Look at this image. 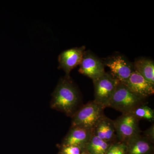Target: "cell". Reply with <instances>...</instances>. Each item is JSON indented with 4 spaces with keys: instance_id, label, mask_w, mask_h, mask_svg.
I'll use <instances>...</instances> for the list:
<instances>
[{
    "instance_id": "obj_1",
    "label": "cell",
    "mask_w": 154,
    "mask_h": 154,
    "mask_svg": "<svg viewBox=\"0 0 154 154\" xmlns=\"http://www.w3.org/2000/svg\"><path fill=\"white\" fill-rule=\"evenodd\" d=\"M80 96L70 77L61 79L53 93L51 107L53 109L72 116L77 110Z\"/></svg>"
},
{
    "instance_id": "obj_2",
    "label": "cell",
    "mask_w": 154,
    "mask_h": 154,
    "mask_svg": "<svg viewBox=\"0 0 154 154\" xmlns=\"http://www.w3.org/2000/svg\"><path fill=\"white\" fill-rule=\"evenodd\" d=\"M143 100L134 94L123 83L119 82L106 107H112L122 113H129L144 105Z\"/></svg>"
},
{
    "instance_id": "obj_3",
    "label": "cell",
    "mask_w": 154,
    "mask_h": 154,
    "mask_svg": "<svg viewBox=\"0 0 154 154\" xmlns=\"http://www.w3.org/2000/svg\"><path fill=\"white\" fill-rule=\"evenodd\" d=\"M105 107L95 101L83 105L72 116V126L93 130L104 114Z\"/></svg>"
},
{
    "instance_id": "obj_4",
    "label": "cell",
    "mask_w": 154,
    "mask_h": 154,
    "mask_svg": "<svg viewBox=\"0 0 154 154\" xmlns=\"http://www.w3.org/2000/svg\"><path fill=\"white\" fill-rule=\"evenodd\" d=\"M139 121L131 112L122 113L114 120L116 139L118 141L125 143L130 139L140 134Z\"/></svg>"
},
{
    "instance_id": "obj_5",
    "label": "cell",
    "mask_w": 154,
    "mask_h": 154,
    "mask_svg": "<svg viewBox=\"0 0 154 154\" xmlns=\"http://www.w3.org/2000/svg\"><path fill=\"white\" fill-rule=\"evenodd\" d=\"M119 82L110 72H106L93 81L95 97L94 101L106 108Z\"/></svg>"
},
{
    "instance_id": "obj_6",
    "label": "cell",
    "mask_w": 154,
    "mask_h": 154,
    "mask_svg": "<svg viewBox=\"0 0 154 154\" xmlns=\"http://www.w3.org/2000/svg\"><path fill=\"white\" fill-rule=\"evenodd\" d=\"M103 62L105 66L110 69L112 75L122 83L128 79L134 71L133 63L123 56L110 57L105 59Z\"/></svg>"
},
{
    "instance_id": "obj_7",
    "label": "cell",
    "mask_w": 154,
    "mask_h": 154,
    "mask_svg": "<svg viewBox=\"0 0 154 154\" xmlns=\"http://www.w3.org/2000/svg\"><path fill=\"white\" fill-rule=\"evenodd\" d=\"M79 71L93 81L105 73L103 61L90 51H85L80 64Z\"/></svg>"
},
{
    "instance_id": "obj_8",
    "label": "cell",
    "mask_w": 154,
    "mask_h": 154,
    "mask_svg": "<svg viewBox=\"0 0 154 154\" xmlns=\"http://www.w3.org/2000/svg\"><path fill=\"white\" fill-rule=\"evenodd\" d=\"M85 51V46H82L66 50L60 54L59 68L65 72L66 77H70V74L72 70L79 65Z\"/></svg>"
},
{
    "instance_id": "obj_9",
    "label": "cell",
    "mask_w": 154,
    "mask_h": 154,
    "mask_svg": "<svg viewBox=\"0 0 154 154\" xmlns=\"http://www.w3.org/2000/svg\"><path fill=\"white\" fill-rule=\"evenodd\" d=\"M123 84L134 94L143 99L154 94V84L149 82L135 70Z\"/></svg>"
},
{
    "instance_id": "obj_10",
    "label": "cell",
    "mask_w": 154,
    "mask_h": 154,
    "mask_svg": "<svg viewBox=\"0 0 154 154\" xmlns=\"http://www.w3.org/2000/svg\"><path fill=\"white\" fill-rule=\"evenodd\" d=\"M93 134V130L80 126H71L67 134L64 138L61 146H76L82 149L89 141Z\"/></svg>"
},
{
    "instance_id": "obj_11",
    "label": "cell",
    "mask_w": 154,
    "mask_h": 154,
    "mask_svg": "<svg viewBox=\"0 0 154 154\" xmlns=\"http://www.w3.org/2000/svg\"><path fill=\"white\" fill-rule=\"evenodd\" d=\"M93 134L103 140L113 143L116 141V136L113 120L104 115L93 129Z\"/></svg>"
},
{
    "instance_id": "obj_12",
    "label": "cell",
    "mask_w": 154,
    "mask_h": 154,
    "mask_svg": "<svg viewBox=\"0 0 154 154\" xmlns=\"http://www.w3.org/2000/svg\"><path fill=\"white\" fill-rule=\"evenodd\" d=\"M126 154H153L154 146L143 136L139 134L125 143Z\"/></svg>"
},
{
    "instance_id": "obj_13",
    "label": "cell",
    "mask_w": 154,
    "mask_h": 154,
    "mask_svg": "<svg viewBox=\"0 0 154 154\" xmlns=\"http://www.w3.org/2000/svg\"><path fill=\"white\" fill-rule=\"evenodd\" d=\"M111 143L93 134L90 140L82 149V154H106Z\"/></svg>"
},
{
    "instance_id": "obj_14",
    "label": "cell",
    "mask_w": 154,
    "mask_h": 154,
    "mask_svg": "<svg viewBox=\"0 0 154 154\" xmlns=\"http://www.w3.org/2000/svg\"><path fill=\"white\" fill-rule=\"evenodd\" d=\"M134 70L149 82L154 84V61L146 58H140L133 63Z\"/></svg>"
},
{
    "instance_id": "obj_15",
    "label": "cell",
    "mask_w": 154,
    "mask_h": 154,
    "mask_svg": "<svg viewBox=\"0 0 154 154\" xmlns=\"http://www.w3.org/2000/svg\"><path fill=\"white\" fill-rule=\"evenodd\" d=\"M131 113L139 120L144 119L153 122L154 111L151 107L144 105H140L133 110Z\"/></svg>"
},
{
    "instance_id": "obj_16",
    "label": "cell",
    "mask_w": 154,
    "mask_h": 154,
    "mask_svg": "<svg viewBox=\"0 0 154 154\" xmlns=\"http://www.w3.org/2000/svg\"><path fill=\"white\" fill-rule=\"evenodd\" d=\"M126 144L118 141L111 143L106 154H126Z\"/></svg>"
},
{
    "instance_id": "obj_17",
    "label": "cell",
    "mask_w": 154,
    "mask_h": 154,
    "mask_svg": "<svg viewBox=\"0 0 154 154\" xmlns=\"http://www.w3.org/2000/svg\"><path fill=\"white\" fill-rule=\"evenodd\" d=\"M60 152L63 154H82V149L76 146H61Z\"/></svg>"
},
{
    "instance_id": "obj_18",
    "label": "cell",
    "mask_w": 154,
    "mask_h": 154,
    "mask_svg": "<svg viewBox=\"0 0 154 154\" xmlns=\"http://www.w3.org/2000/svg\"><path fill=\"white\" fill-rule=\"evenodd\" d=\"M143 136L150 142L153 144L154 142V125H152L150 127L146 130L143 132Z\"/></svg>"
},
{
    "instance_id": "obj_19",
    "label": "cell",
    "mask_w": 154,
    "mask_h": 154,
    "mask_svg": "<svg viewBox=\"0 0 154 154\" xmlns=\"http://www.w3.org/2000/svg\"><path fill=\"white\" fill-rule=\"evenodd\" d=\"M58 154H63L61 152H59L58 153Z\"/></svg>"
},
{
    "instance_id": "obj_20",
    "label": "cell",
    "mask_w": 154,
    "mask_h": 154,
    "mask_svg": "<svg viewBox=\"0 0 154 154\" xmlns=\"http://www.w3.org/2000/svg\"></svg>"
}]
</instances>
